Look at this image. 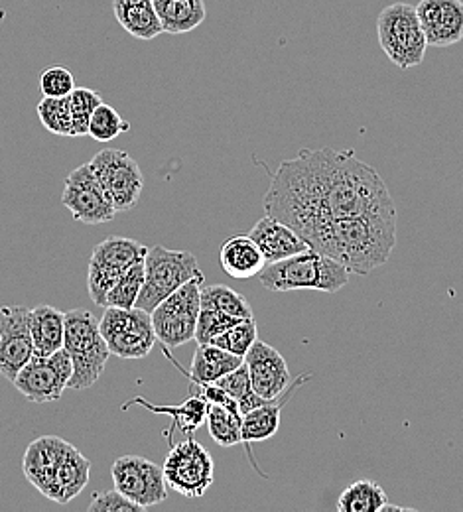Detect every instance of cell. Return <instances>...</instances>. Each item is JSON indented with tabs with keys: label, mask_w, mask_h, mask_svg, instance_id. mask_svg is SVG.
<instances>
[{
	"label": "cell",
	"mask_w": 463,
	"mask_h": 512,
	"mask_svg": "<svg viewBox=\"0 0 463 512\" xmlns=\"http://www.w3.org/2000/svg\"><path fill=\"white\" fill-rule=\"evenodd\" d=\"M89 166L111 197L117 213L133 209L144 190V176L125 150L105 148L91 158Z\"/></svg>",
	"instance_id": "cell-12"
},
{
	"label": "cell",
	"mask_w": 463,
	"mask_h": 512,
	"mask_svg": "<svg viewBox=\"0 0 463 512\" xmlns=\"http://www.w3.org/2000/svg\"><path fill=\"white\" fill-rule=\"evenodd\" d=\"M351 272L330 256L312 249L270 262L261 270V284L270 292H328L335 294L347 286Z\"/></svg>",
	"instance_id": "cell-3"
},
{
	"label": "cell",
	"mask_w": 463,
	"mask_h": 512,
	"mask_svg": "<svg viewBox=\"0 0 463 512\" xmlns=\"http://www.w3.org/2000/svg\"><path fill=\"white\" fill-rule=\"evenodd\" d=\"M113 12L123 30L136 40L148 42L164 32L152 0H113Z\"/></svg>",
	"instance_id": "cell-25"
},
{
	"label": "cell",
	"mask_w": 463,
	"mask_h": 512,
	"mask_svg": "<svg viewBox=\"0 0 463 512\" xmlns=\"http://www.w3.org/2000/svg\"><path fill=\"white\" fill-rule=\"evenodd\" d=\"M266 215L304 241L337 219L393 213V195L379 172L349 150L304 148L280 162L265 193Z\"/></svg>",
	"instance_id": "cell-1"
},
{
	"label": "cell",
	"mask_w": 463,
	"mask_h": 512,
	"mask_svg": "<svg viewBox=\"0 0 463 512\" xmlns=\"http://www.w3.org/2000/svg\"><path fill=\"white\" fill-rule=\"evenodd\" d=\"M219 262L225 274L237 280L259 276L266 266L265 256L249 235L231 237L221 245Z\"/></svg>",
	"instance_id": "cell-23"
},
{
	"label": "cell",
	"mask_w": 463,
	"mask_h": 512,
	"mask_svg": "<svg viewBox=\"0 0 463 512\" xmlns=\"http://www.w3.org/2000/svg\"><path fill=\"white\" fill-rule=\"evenodd\" d=\"M243 363H245V357L233 355L213 343H203L198 345L188 377H190V383L194 384L215 383Z\"/></svg>",
	"instance_id": "cell-27"
},
{
	"label": "cell",
	"mask_w": 463,
	"mask_h": 512,
	"mask_svg": "<svg viewBox=\"0 0 463 512\" xmlns=\"http://www.w3.org/2000/svg\"><path fill=\"white\" fill-rule=\"evenodd\" d=\"M113 485L142 509L156 507L168 499L164 471L154 461L140 455H123L111 467Z\"/></svg>",
	"instance_id": "cell-13"
},
{
	"label": "cell",
	"mask_w": 463,
	"mask_h": 512,
	"mask_svg": "<svg viewBox=\"0 0 463 512\" xmlns=\"http://www.w3.org/2000/svg\"><path fill=\"white\" fill-rule=\"evenodd\" d=\"M201 274L198 258L190 251H172L162 245L148 249L144 256V284L136 308L152 312L164 298Z\"/></svg>",
	"instance_id": "cell-6"
},
{
	"label": "cell",
	"mask_w": 463,
	"mask_h": 512,
	"mask_svg": "<svg viewBox=\"0 0 463 512\" xmlns=\"http://www.w3.org/2000/svg\"><path fill=\"white\" fill-rule=\"evenodd\" d=\"M38 117L44 128L58 136H75L73 117L67 97H44L38 103Z\"/></svg>",
	"instance_id": "cell-32"
},
{
	"label": "cell",
	"mask_w": 463,
	"mask_h": 512,
	"mask_svg": "<svg viewBox=\"0 0 463 512\" xmlns=\"http://www.w3.org/2000/svg\"><path fill=\"white\" fill-rule=\"evenodd\" d=\"M219 388H223L229 396H233L237 402H243L247 398H251L253 394H257L253 390V384H251V375H249V369L247 365H239L235 371L227 373L225 377H221L219 381L215 383Z\"/></svg>",
	"instance_id": "cell-38"
},
{
	"label": "cell",
	"mask_w": 463,
	"mask_h": 512,
	"mask_svg": "<svg viewBox=\"0 0 463 512\" xmlns=\"http://www.w3.org/2000/svg\"><path fill=\"white\" fill-rule=\"evenodd\" d=\"M148 249L129 237H109L101 241L89 260L87 290L95 306L105 308V298L115 282L136 262L144 260Z\"/></svg>",
	"instance_id": "cell-10"
},
{
	"label": "cell",
	"mask_w": 463,
	"mask_h": 512,
	"mask_svg": "<svg viewBox=\"0 0 463 512\" xmlns=\"http://www.w3.org/2000/svg\"><path fill=\"white\" fill-rule=\"evenodd\" d=\"M64 349L71 357L73 375L67 388L87 390L97 383L111 359V351L103 339L99 320L87 310H71L66 314Z\"/></svg>",
	"instance_id": "cell-4"
},
{
	"label": "cell",
	"mask_w": 463,
	"mask_h": 512,
	"mask_svg": "<svg viewBox=\"0 0 463 512\" xmlns=\"http://www.w3.org/2000/svg\"><path fill=\"white\" fill-rule=\"evenodd\" d=\"M245 365L251 375L253 390L266 400L282 396L290 386V371L278 349L257 339L245 355Z\"/></svg>",
	"instance_id": "cell-17"
},
{
	"label": "cell",
	"mask_w": 463,
	"mask_h": 512,
	"mask_svg": "<svg viewBox=\"0 0 463 512\" xmlns=\"http://www.w3.org/2000/svg\"><path fill=\"white\" fill-rule=\"evenodd\" d=\"M387 505V493L381 485L369 479L355 481L349 485L339 501L337 511L339 512H381Z\"/></svg>",
	"instance_id": "cell-29"
},
{
	"label": "cell",
	"mask_w": 463,
	"mask_h": 512,
	"mask_svg": "<svg viewBox=\"0 0 463 512\" xmlns=\"http://www.w3.org/2000/svg\"><path fill=\"white\" fill-rule=\"evenodd\" d=\"M129 130L131 123L125 121L115 107H111L109 103H101L91 115L87 136H91L97 142H111Z\"/></svg>",
	"instance_id": "cell-33"
},
{
	"label": "cell",
	"mask_w": 463,
	"mask_h": 512,
	"mask_svg": "<svg viewBox=\"0 0 463 512\" xmlns=\"http://www.w3.org/2000/svg\"><path fill=\"white\" fill-rule=\"evenodd\" d=\"M66 446V440H62L60 436H42L34 440L24 453V459H22L24 475L30 481V485H34L44 497L48 493L54 467Z\"/></svg>",
	"instance_id": "cell-21"
},
{
	"label": "cell",
	"mask_w": 463,
	"mask_h": 512,
	"mask_svg": "<svg viewBox=\"0 0 463 512\" xmlns=\"http://www.w3.org/2000/svg\"><path fill=\"white\" fill-rule=\"evenodd\" d=\"M101 103H103L101 95L87 87H75L69 93V107H71L75 136H87L91 115Z\"/></svg>",
	"instance_id": "cell-35"
},
{
	"label": "cell",
	"mask_w": 463,
	"mask_h": 512,
	"mask_svg": "<svg viewBox=\"0 0 463 512\" xmlns=\"http://www.w3.org/2000/svg\"><path fill=\"white\" fill-rule=\"evenodd\" d=\"M306 243L351 274L367 276L383 266L397 247V211L337 219L310 235Z\"/></svg>",
	"instance_id": "cell-2"
},
{
	"label": "cell",
	"mask_w": 463,
	"mask_h": 512,
	"mask_svg": "<svg viewBox=\"0 0 463 512\" xmlns=\"http://www.w3.org/2000/svg\"><path fill=\"white\" fill-rule=\"evenodd\" d=\"M243 320L233 318L225 312L219 310H211V308H201L199 310L198 325H196V341L198 345L203 343H211V339H215L217 335H221L223 331L231 329L233 325L241 323Z\"/></svg>",
	"instance_id": "cell-36"
},
{
	"label": "cell",
	"mask_w": 463,
	"mask_h": 512,
	"mask_svg": "<svg viewBox=\"0 0 463 512\" xmlns=\"http://www.w3.org/2000/svg\"><path fill=\"white\" fill-rule=\"evenodd\" d=\"M418 20L428 46L448 48L463 40V0H420Z\"/></svg>",
	"instance_id": "cell-16"
},
{
	"label": "cell",
	"mask_w": 463,
	"mask_h": 512,
	"mask_svg": "<svg viewBox=\"0 0 463 512\" xmlns=\"http://www.w3.org/2000/svg\"><path fill=\"white\" fill-rule=\"evenodd\" d=\"M89 512H144L140 505L133 503L131 499H127L121 491L111 489L105 493H99L93 497V501L87 507Z\"/></svg>",
	"instance_id": "cell-39"
},
{
	"label": "cell",
	"mask_w": 463,
	"mask_h": 512,
	"mask_svg": "<svg viewBox=\"0 0 463 512\" xmlns=\"http://www.w3.org/2000/svg\"><path fill=\"white\" fill-rule=\"evenodd\" d=\"M136 404L150 410L152 414H166V416L172 418V428L166 430V438L172 432H182L186 438H192L199 428L205 424V416H207V402L196 394H192L188 400H184L182 404H176V406L174 404L156 406V404L148 402L142 396H134L131 402L123 404V410H129Z\"/></svg>",
	"instance_id": "cell-22"
},
{
	"label": "cell",
	"mask_w": 463,
	"mask_h": 512,
	"mask_svg": "<svg viewBox=\"0 0 463 512\" xmlns=\"http://www.w3.org/2000/svg\"><path fill=\"white\" fill-rule=\"evenodd\" d=\"M89 477H91V461L79 449L67 442L64 453L60 455L54 467L46 497L58 505H67L75 497H79V493L87 487Z\"/></svg>",
	"instance_id": "cell-19"
},
{
	"label": "cell",
	"mask_w": 463,
	"mask_h": 512,
	"mask_svg": "<svg viewBox=\"0 0 463 512\" xmlns=\"http://www.w3.org/2000/svg\"><path fill=\"white\" fill-rule=\"evenodd\" d=\"M201 308L219 310L239 320L255 318L253 306L249 304V300L241 292H235L225 284L201 286Z\"/></svg>",
	"instance_id": "cell-30"
},
{
	"label": "cell",
	"mask_w": 463,
	"mask_h": 512,
	"mask_svg": "<svg viewBox=\"0 0 463 512\" xmlns=\"http://www.w3.org/2000/svg\"><path fill=\"white\" fill-rule=\"evenodd\" d=\"M249 237L261 249L266 264L284 260L288 256L298 255L310 249V245L292 227L270 215H265L261 221L253 225Z\"/></svg>",
	"instance_id": "cell-20"
},
{
	"label": "cell",
	"mask_w": 463,
	"mask_h": 512,
	"mask_svg": "<svg viewBox=\"0 0 463 512\" xmlns=\"http://www.w3.org/2000/svg\"><path fill=\"white\" fill-rule=\"evenodd\" d=\"M73 375V363L66 349L52 355H32L12 381L14 388L34 404L60 400Z\"/></svg>",
	"instance_id": "cell-11"
},
{
	"label": "cell",
	"mask_w": 463,
	"mask_h": 512,
	"mask_svg": "<svg viewBox=\"0 0 463 512\" xmlns=\"http://www.w3.org/2000/svg\"><path fill=\"white\" fill-rule=\"evenodd\" d=\"M99 327L111 355L121 359H144L158 341L150 312L136 306L105 308Z\"/></svg>",
	"instance_id": "cell-8"
},
{
	"label": "cell",
	"mask_w": 463,
	"mask_h": 512,
	"mask_svg": "<svg viewBox=\"0 0 463 512\" xmlns=\"http://www.w3.org/2000/svg\"><path fill=\"white\" fill-rule=\"evenodd\" d=\"M144 284V260L133 264L109 290L105 298V308H123L129 310L136 306V300L140 296Z\"/></svg>",
	"instance_id": "cell-31"
},
{
	"label": "cell",
	"mask_w": 463,
	"mask_h": 512,
	"mask_svg": "<svg viewBox=\"0 0 463 512\" xmlns=\"http://www.w3.org/2000/svg\"><path fill=\"white\" fill-rule=\"evenodd\" d=\"M203 272L168 298H164L152 312V325L156 331V339L166 349L182 347L196 339L199 310H201V286Z\"/></svg>",
	"instance_id": "cell-7"
},
{
	"label": "cell",
	"mask_w": 463,
	"mask_h": 512,
	"mask_svg": "<svg viewBox=\"0 0 463 512\" xmlns=\"http://www.w3.org/2000/svg\"><path fill=\"white\" fill-rule=\"evenodd\" d=\"M162 471L168 489L188 499L203 497L215 479L213 457L194 440V436L180 444H172Z\"/></svg>",
	"instance_id": "cell-9"
},
{
	"label": "cell",
	"mask_w": 463,
	"mask_h": 512,
	"mask_svg": "<svg viewBox=\"0 0 463 512\" xmlns=\"http://www.w3.org/2000/svg\"><path fill=\"white\" fill-rule=\"evenodd\" d=\"M75 89V79L73 73L62 67H46L40 77V91L44 97H67Z\"/></svg>",
	"instance_id": "cell-37"
},
{
	"label": "cell",
	"mask_w": 463,
	"mask_h": 512,
	"mask_svg": "<svg viewBox=\"0 0 463 512\" xmlns=\"http://www.w3.org/2000/svg\"><path fill=\"white\" fill-rule=\"evenodd\" d=\"M34 343L30 333V310L24 306L0 308V375L14 381L20 369L32 359Z\"/></svg>",
	"instance_id": "cell-15"
},
{
	"label": "cell",
	"mask_w": 463,
	"mask_h": 512,
	"mask_svg": "<svg viewBox=\"0 0 463 512\" xmlns=\"http://www.w3.org/2000/svg\"><path fill=\"white\" fill-rule=\"evenodd\" d=\"M30 333L34 355H52L64 347L66 314L54 306H38L30 310Z\"/></svg>",
	"instance_id": "cell-24"
},
{
	"label": "cell",
	"mask_w": 463,
	"mask_h": 512,
	"mask_svg": "<svg viewBox=\"0 0 463 512\" xmlns=\"http://www.w3.org/2000/svg\"><path fill=\"white\" fill-rule=\"evenodd\" d=\"M207 432L211 440L221 448H233L237 444H243V414L239 408H227L219 404H207V416H205Z\"/></svg>",
	"instance_id": "cell-28"
},
{
	"label": "cell",
	"mask_w": 463,
	"mask_h": 512,
	"mask_svg": "<svg viewBox=\"0 0 463 512\" xmlns=\"http://www.w3.org/2000/svg\"><path fill=\"white\" fill-rule=\"evenodd\" d=\"M379 46L398 69H410L424 62L428 42L418 20L416 6L395 2L377 18Z\"/></svg>",
	"instance_id": "cell-5"
},
{
	"label": "cell",
	"mask_w": 463,
	"mask_h": 512,
	"mask_svg": "<svg viewBox=\"0 0 463 512\" xmlns=\"http://www.w3.org/2000/svg\"><path fill=\"white\" fill-rule=\"evenodd\" d=\"M310 379H312V375H300L294 383L288 386V390H286L282 396H278V398L266 402L263 406H257L255 410L243 414V426H241L243 446H245L247 453H249V459H251L253 467H255L259 473H261V469H259V465H257L255 457H253V449H251L253 448V444H255V442H257V444H259V442H266V440H270V438H274V436L278 434V428H280V412H282L284 404L292 398L294 390H296L300 384L308 383Z\"/></svg>",
	"instance_id": "cell-18"
},
{
	"label": "cell",
	"mask_w": 463,
	"mask_h": 512,
	"mask_svg": "<svg viewBox=\"0 0 463 512\" xmlns=\"http://www.w3.org/2000/svg\"><path fill=\"white\" fill-rule=\"evenodd\" d=\"M162 30L168 34H186L196 30L207 18L203 0H152Z\"/></svg>",
	"instance_id": "cell-26"
},
{
	"label": "cell",
	"mask_w": 463,
	"mask_h": 512,
	"mask_svg": "<svg viewBox=\"0 0 463 512\" xmlns=\"http://www.w3.org/2000/svg\"><path fill=\"white\" fill-rule=\"evenodd\" d=\"M257 339H259L257 321L255 318H249V320H243L241 323L233 325L231 329L223 331L221 335L211 339V343L233 353V355L245 357Z\"/></svg>",
	"instance_id": "cell-34"
},
{
	"label": "cell",
	"mask_w": 463,
	"mask_h": 512,
	"mask_svg": "<svg viewBox=\"0 0 463 512\" xmlns=\"http://www.w3.org/2000/svg\"><path fill=\"white\" fill-rule=\"evenodd\" d=\"M62 203L69 209L71 217L85 225L111 223L117 215V209L111 197L97 180L89 164L75 168L64 182Z\"/></svg>",
	"instance_id": "cell-14"
}]
</instances>
